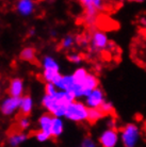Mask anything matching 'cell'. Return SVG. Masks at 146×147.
<instances>
[{
	"label": "cell",
	"instance_id": "obj_1",
	"mask_svg": "<svg viewBox=\"0 0 146 147\" xmlns=\"http://www.w3.org/2000/svg\"><path fill=\"white\" fill-rule=\"evenodd\" d=\"M75 100L76 97L74 94L60 91L53 96H45L43 99V105L45 108H47L51 115H53L55 117H60L65 116L67 107Z\"/></svg>",
	"mask_w": 146,
	"mask_h": 147
},
{
	"label": "cell",
	"instance_id": "obj_2",
	"mask_svg": "<svg viewBox=\"0 0 146 147\" xmlns=\"http://www.w3.org/2000/svg\"><path fill=\"white\" fill-rule=\"evenodd\" d=\"M120 139L123 147H137L141 140V129L135 123H129L121 129Z\"/></svg>",
	"mask_w": 146,
	"mask_h": 147
},
{
	"label": "cell",
	"instance_id": "obj_3",
	"mask_svg": "<svg viewBox=\"0 0 146 147\" xmlns=\"http://www.w3.org/2000/svg\"><path fill=\"white\" fill-rule=\"evenodd\" d=\"M81 4L84 9L85 24L93 27L97 22L98 13L105 9V2L101 0H82Z\"/></svg>",
	"mask_w": 146,
	"mask_h": 147
},
{
	"label": "cell",
	"instance_id": "obj_4",
	"mask_svg": "<svg viewBox=\"0 0 146 147\" xmlns=\"http://www.w3.org/2000/svg\"><path fill=\"white\" fill-rule=\"evenodd\" d=\"M89 116V108L85 106V103L81 101L75 100L67 107L65 113V117L76 123H82L88 121Z\"/></svg>",
	"mask_w": 146,
	"mask_h": 147
},
{
	"label": "cell",
	"instance_id": "obj_5",
	"mask_svg": "<svg viewBox=\"0 0 146 147\" xmlns=\"http://www.w3.org/2000/svg\"><path fill=\"white\" fill-rule=\"evenodd\" d=\"M44 79L48 82H50L55 85L61 79V75L59 73V65L52 58L46 57L44 59V73H43Z\"/></svg>",
	"mask_w": 146,
	"mask_h": 147
},
{
	"label": "cell",
	"instance_id": "obj_6",
	"mask_svg": "<svg viewBox=\"0 0 146 147\" xmlns=\"http://www.w3.org/2000/svg\"><path fill=\"white\" fill-rule=\"evenodd\" d=\"M110 46L109 37L106 32L101 30H95L90 38V49L92 52H101Z\"/></svg>",
	"mask_w": 146,
	"mask_h": 147
},
{
	"label": "cell",
	"instance_id": "obj_7",
	"mask_svg": "<svg viewBox=\"0 0 146 147\" xmlns=\"http://www.w3.org/2000/svg\"><path fill=\"white\" fill-rule=\"evenodd\" d=\"M120 140V132L117 129L106 128L100 133L98 143L101 147H116Z\"/></svg>",
	"mask_w": 146,
	"mask_h": 147
},
{
	"label": "cell",
	"instance_id": "obj_8",
	"mask_svg": "<svg viewBox=\"0 0 146 147\" xmlns=\"http://www.w3.org/2000/svg\"><path fill=\"white\" fill-rule=\"evenodd\" d=\"M106 101L105 93L100 88H95L85 97V106L89 109H99Z\"/></svg>",
	"mask_w": 146,
	"mask_h": 147
},
{
	"label": "cell",
	"instance_id": "obj_9",
	"mask_svg": "<svg viewBox=\"0 0 146 147\" xmlns=\"http://www.w3.org/2000/svg\"><path fill=\"white\" fill-rule=\"evenodd\" d=\"M22 103V97L16 98V97H9L4 100L3 103L1 105V112L4 115H10L14 112L18 107H20Z\"/></svg>",
	"mask_w": 146,
	"mask_h": 147
},
{
	"label": "cell",
	"instance_id": "obj_10",
	"mask_svg": "<svg viewBox=\"0 0 146 147\" xmlns=\"http://www.w3.org/2000/svg\"><path fill=\"white\" fill-rule=\"evenodd\" d=\"M22 81L20 79H13L10 83V88H9V93L11 97H16V98H20L22 94Z\"/></svg>",
	"mask_w": 146,
	"mask_h": 147
},
{
	"label": "cell",
	"instance_id": "obj_11",
	"mask_svg": "<svg viewBox=\"0 0 146 147\" xmlns=\"http://www.w3.org/2000/svg\"><path fill=\"white\" fill-rule=\"evenodd\" d=\"M53 117H55V116L51 115V114H44V115L40 118L41 130L49 133L50 136H51V125H52Z\"/></svg>",
	"mask_w": 146,
	"mask_h": 147
},
{
	"label": "cell",
	"instance_id": "obj_12",
	"mask_svg": "<svg viewBox=\"0 0 146 147\" xmlns=\"http://www.w3.org/2000/svg\"><path fill=\"white\" fill-rule=\"evenodd\" d=\"M32 109V99L29 96H25L22 98L20 103V115L22 116H28Z\"/></svg>",
	"mask_w": 146,
	"mask_h": 147
},
{
	"label": "cell",
	"instance_id": "obj_13",
	"mask_svg": "<svg viewBox=\"0 0 146 147\" xmlns=\"http://www.w3.org/2000/svg\"><path fill=\"white\" fill-rule=\"evenodd\" d=\"M33 2L32 1H29V0H22L20 2H18V5H17V10L20 14L22 15H29L32 13L33 11Z\"/></svg>",
	"mask_w": 146,
	"mask_h": 147
},
{
	"label": "cell",
	"instance_id": "obj_14",
	"mask_svg": "<svg viewBox=\"0 0 146 147\" xmlns=\"http://www.w3.org/2000/svg\"><path fill=\"white\" fill-rule=\"evenodd\" d=\"M20 59L27 62L35 63L36 59H35V50L31 47L25 48L22 52H20Z\"/></svg>",
	"mask_w": 146,
	"mask_h": 147
},
{
	"label": "cell",
	"instance_id": "obj_15",
	"mask_svg": "<svg viewBox=\"0 0 146 147\" xmlns=\"http://www.w3.org/2000/svg\"><path fill=\"white\" fill-rule=\"evenodd\" d=\"M88 75H89L88 70L85 69V68H83V67H80V68L75 70L72 76H73V79L76 82V84L80 85L85 80V78L88 77Z\"/></svg>",
	"mask_w": 146,
	"mask_h": 147
},
{
	"label": "cell",
	"instance_id": "obj_16",
	"mask_svg": "<svg viewBox=\"0 0 146 147\" xmlns=\"http://www.w3.org/2000/svg\"><path fill=\"white\" fill-rule=\"evenodd\" d=\"M63 132V123L59 117H53L51 125V136H59Z\"/></svg>",
	"mask_w": 146,
	"mask_h": 147
},
{
	"label": "cell",
	"instance_id": "obj_17",
	"mask_svg": "<svg viewBox=\"0 0 146 147\" xmlns=\"http://www.w3.org/2000/svg\"><path fill=\"white\" fill-rule=\"evenodd\" d=\"M103 116H105V114L102 113L100 109H89L88 121H90L92 124H94L96 121H100Z\"/></svg>",
	"mask_w": 146,
	"mask_h": 147
},
{
	"label": "cell",
	"instance_id": "obj_18",
	"mask_svg": "<svg viewBox=\"0 0 146 147\" xmlns=\"http://www.w3.org/2000/svg\"><path fill=\"white\" fill-rule=\"evenodd\" d=\"M26 139H27V136H26V134L17 132V133H14V134H12V136H10V139H9V142H10V145L16 147V146H18V145H20L22 142H25Z\"/></svg>",
	"mask_w": 146,
	"mask_h": 147
},
{
	"label": "cell",
	"instance_id": "obj_19",
	"mask_svg": "<svg viewBox=\"0 0 146 147\" xmlns=\"http://www.w3.org/2000/svg\"><path fill=\"white\" fill-rule=\"evenodd\" d=\"M99 109L101 110L102 113L105 114V116H106V115H111V114L114 112V105H113V102L106 100L105 102L102 103V106L99 108Z\"/></svg>",
	"mask_w": 146,
	"mask_h": 147
},
{
	"label": "cell",
	"instance_id": "obj_20",
	"mask_svg": "<svg viewBox=\"0 0 146 147\" xmlns=\"http://www.w3.org/2000/svg\"><path fill=\"white\" fill-rule=\"evenodd\" d=\"M76 42H77L76 37L72 36V35H67V36H65L62 40V42H61V46H62V48L68 49V48L73 47L74 44H75Z\"/></svg>",
	"mask_w": 146,
	"mask_h": 147
},
{
	"label": "cell",
	"instance_id": "obj_21",
	"mask_svg": "<svg viewBox=\"0 0 146 147\" xmlns=\"http://www.w3.org/2000/svg\"><path fill=\"white\" fill-rule=\"evenodd\" d=\"M81 147H97V142L91 136H85L81 142Z\"/></svg>",
	"mask_w": 146,
	"mask_h": 147
},
{
	"label": "cell",
	"instance_id": "obj_22",
	"mask_svg": "<svg viewBox=\"0 0 146 147\" xmlns=\"http://www.w3.org/2000/svg\"><path fill=\"white\" fill-rule=\"evenodd\" d=\"M67 59L70 60L72 63H75V64H79V63L82 62V60H83V57H82L80 53H70V55H67Z\"/></svg>",
	"mask_w": 146,
	"mask_h": 147
},
{
	"label": "cell",
	"instance_id": "obj_23",
	"mask_svg": "<svg viewBox=\"0 0 146 147\" xmlns=\"http://www.w3.org/2000/svg\"><path fill=\"white\" fill-rule=\"evenodd\" d=\"M50 134L47 132H45V131H42V130H40V131H37L36 132V139L40 142H44V141L48 140L49 138H50Z\"/></svg>",
	"mask_w": 146,
	"mask_h": 147
},
{
	"label": "cell",
	"instance_id": "obj_24",
	"mask_svg": "<svg viewBox=\"0 0 146 147\" xmlns=\"http://www.w3.org/2000/svg\"><path fill=\"white\" fill-rule=\"evenodd\" d=\"M30 125V121L29 119L26 117V116H22V117L19 118V121H18V127L19 129H26V128H28Z\"/></svg>",
	"mask_w": 146,
	"mask_h": 147
},
{
	"label": "cell",
	"instance_id": "obj_25",
	"mask_svg": "<svg viewBox=\"0 0 146 147\" xmlns=\"http://www.w3.org/2000/svg\"><path fill=\"white\" fill-rule=\"evenodd\" d=\"M45 90H46V95H49V96L55 95L57 92H58V91H55V86L52 83H47Z\"/></svg>",
	"mask_w": 146,
	"mask_h": 147
},
{
	"label": "cell",
	"instance_id": "obj_26",
	"mask_svg": "<svg viewBox=\"0 0 146 147\" xmlns=\"http://www.w3.org/2000/svg\"><path fill=\"white\" fill-rule=\"evenodd\" d=\"M116 121L113 117H109V119L107 121V128H111V129H117L116 127Z\"/></svg>",
	"mask_w": 146,
	"mask_h": 147
},
{
	"label": "cell",
	"instance_id": "obj_27",
	"mask_svg": "<svg viewBox=\"0 0 146 147\" xmlns=\"http://www.w3.org/2000/svg\"><path fill=\"white\" fill-rule=\"evenodd\" d=\"M139 24L143 29L146 30V16L145 15H143V16H141V17L139 18Z\"/></svg>",
	"mask_w": 146,
	"mask_h": 147
}]
</instances>
